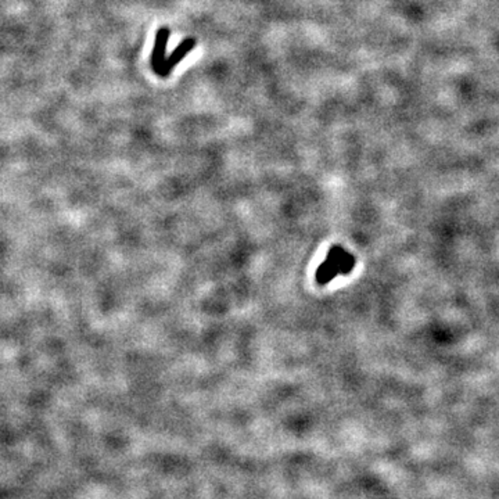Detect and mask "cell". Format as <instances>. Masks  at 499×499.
<instances>
[{
	"label": "cell",
	"instance_id": "7a4b0ae2",
	"mask_svg": "<svg viewBox=\"0 0 499 499\" xmlns=\"http://www.w3.org/2000/svg\"><path fill=\"white\" fill-rule=\"evenodd\" d=\"M196 46V40L193 38H187L185 40H182L174 50L172 53L167 57L165 62L161 65V68L157 71V76L161 78H168L170 74L172 73V69L194 49Z\"/></svg>",
	"mask_w": 499,
	"mask_h": 499
},
{
	"label": "cell",
	"instance_id": "3957f363",
	"mask_svg": "<svg viewBox=\"0 0 499 499\" xmlns=\"http://www.w3.org/2000/svg\"><path fill=\"white\" fill-rule=\"evenodd\" d=\"M171 36V31L168 28H160L156 34V39H154V45H153V50H152V56H150V64L154 73L161 68V65L165 62L167 60V47H168V40Z\"/></svg>",
	"mask_w": 499,
	"mask_h": 499
},
{
	"label": "cell",
	"instance_id": "6da1fadb",
	"mask_svg": "<svg viewBox=\"0 0 499 499\" xmlns=\"http://www.w3.org/2000/svg\"><path fill=\"white\" fill-rule=\"evenodd\" d=\"M353 265V258L343 251L341 248H334L329 253L327 259L321 265L316 273V279L321 284H325L334 279L338 273H347Z\"/></svg>",
	"mask_w": 499,
	"mask_h": 499
}]
</instances>
